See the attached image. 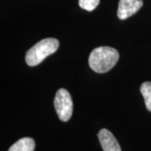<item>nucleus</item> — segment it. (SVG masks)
I'll list each match as a JSON object with an SVG mask.
<instances>
[{"label":"nucleus","instance_id":"obj_1","mask_svg":"<svg viewBox=\"0 0 151 151\" xmlns=\"http://www.w3.org/2000/svg\"><path fill=\"white\" fill-rule=\"evenodd\" d=\"M119 59L118 50L113 47L100 46L94 49L89 55V65L97 73L108 72L117 64Z\"/></svg>","mask_w":151,"mask_h":151},{"label":"nucleus","instance_id":"obj_7","mask_svg":"<svg viewBox=\"0 0 151 151\" xmlns=\"http://www.w3.org/2000/svg\"><path fill=\"white\" fill-rule=\"evenodd\" d=\"M140 92L145 98L146 108L151 112V81H145L141 85Z\"/></svg>","mask_w":151,"mask_h":151},{"label":"nucleus","instance_id":"obj_3","mask_svg":"<svg viewBox=\"0 0 151 151\" xmlns=\"http://www.w3.org/2000/svg\"><path fill=\"white\" fill-rule=\"evenodd\" d=\"M54 105L59 119L63 122H67L73 110V103L69 92L64 88L59 89L55 97Z\"/></svg>","mask_w":151,"mask_h":151},{"label":"nucleus","instance_id":"obj_4","mask_svg":"<svg viewBox=\"0 0 151 151\" xmlns=\"http://www.w3.org/2000/svg\"><path fill=\"white\" fill-rule=\"evenodd\" d=\"M144 4L143 0H119L118 17L124 20L136 14Z\"/></svg>","mask_w":151,"mask_h":151},{"label":"nucleus","instance_id":"obj_2","mask_svg":"<svg viewBox=\"0 0 151 151\" xmlns=\"http://www.w3.org/2000/svg\"><path fill=\"white\" fill-rule=\"evenodd\" d=\"M59 47L58 40L46 38L41 40L29 49L25 55V61L29 66L40 64L47 56L55 53Z\"/></svg>","mask_w":151,"mask_h":151},{"label":"nucleus","instance_id":"obj_5","mask_svg":"<svg viewBox=\"0 0 151 151\" xmlns=\"http://www.w3.org/2000/svg\"><path fill=\"white\" fill-rule=\"evenodd\" d=\"M98 139L103 151H122L121 147L113 134L106 129H103L98 133Z\"/></svg>","mask_w":151,"mask_h":151},{"label":"nucleus","instance_id":"obj_6","mask_svg":"<svg viewBox=\"0 0 151 151\" xmlns=\"http://www.w3.org/2000/svg\"><path fill=\"white\" fill-rule=\"evenodd\" d=\"M35 148V140L31 138L25 137L14 143L9 148V151H34Z\"/></svg>","mask_w":151,"mask_h":151},{"label":"nucleus","instance_id":"obj_8","mask_svg":"<svg viewBox=\"0 0 151 151\" xmlns=\"http://www.w3.org/2000/svg\"><path fill=\"white\" fill-rule=\"evenodd\" d=\"M100 0H79V6L86 11H92L97 8Z\"/></svg>","mask_w":151,"mask_h":151}]
</instances>
